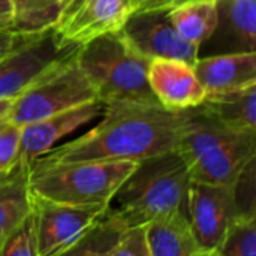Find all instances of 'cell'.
Wrapping results in <instances>:
<instances>
[{"instance_id":"obj_1","label":"cell","mask_w":256,"mask_h":256,"mask_svg":"<svg viewBox=\"0 0 256 256\" xmlns=\"http://www.w3.org/2000/svg\"><path fill=\"white\" fill-rule=\"evenodd\" d=\"M190 110L172 111L160 104H104V118L98 126L76 140L52 147L33 162L42 165L69 162L138 164L177 150Z\"/></svg>"},{"instance_id":"obj_2","label":"cell","mask_w":256,"mask_h":256,"mask_svg":"<svg viewBox=\"0 0 256 256\" xmlns=\"http://www.w3.org/2000/svg\"><path fill=\"white\" fill-rule=\"evenodd\" d=\"M190 172L174 150L144 159L122 183L108 206V214L126 228L148 224L178 213L186 214Z\"/></svg>"},{"instance_id":"obj_3","label":"cell","mask_w":256,"mask_h":256,"mask_svg":"<svg viewBox=\"0 0 256 256\" xmlns=\"http://www.w3.org/2000/svg\"><path fill=\"white\" fill-rule=\"evenodd\" d=\"M177 152L184 159L192 182L234 188L243 170L256 159V130L230 129L195 106Z\"/></svg>"},{"instance_id":"obj_4","label":"cell","mask_w":256,"mask_h":256,"mask_svg":"<svg viewBox=\"0 0 256 256\" xmlns=\"http://www.w3.org/2000/svg\"><path fill=\"white\" fill-rule=\"evenodd\" d=\"M75 58L102 104H159L147 80L150 60L134 51L120 32L82 44Z\"/></svg>"},{"instance_id":"obj_5","label":"cell","mask_w":256,"mask_h":256,"mask_svg":"<svg viewBox=\"0 0 256 256\" xmlns=\"http://www.w3.org/2000/svg\"><path fill=\"white\" fill-rule=\"evenodd\" d=\"M136 162L30 164L32 195L70 206H110Z\"/></svg>"},{"instance_id":"obj_6","label":"cell","mask_w":256,"mask_h":256,"mask_svg":"<svg viewBox=\"0 0 256 256\" xmlns=\"http://www.w3.org/2000/svg\"><path fill=\"white\" fill-rule=\"evenodd\" d=\"M75 56L52 68L15 98L8 122L24 126L96 100L94 88L78 66Z\"/></svg>"},{"instance_id":"obj_7","label":"cell","mask_w":256,"mask_h":256,"mask_svg":"<svg viewBox=\"0 0 256 256\" xmlns=\"http://www.w3.org/2000/svg\"><path fill=\"white\" fill-rule=\"evenodd\" d=\"M80 46L63 44L54 28L0 58V99L18 98L52 68L76 54Z\"/></svg>"},{"instance_id":"obj_8","label":"cell","mask_w":256,"mask_h":256,"mask_svg":"<svg viewBox=\"0 0 256 256\" xmlns=\"http://www.w3.org/2000/svg\"><path fill=\"white\" fill-rule=\"evenodd\" d=\"M108 206H70L33 195L38 256H58L76 244L105 214Z\"/></svg>"},{"instance_id":"obj_9","label":"cell","mask_w":256,"mask_h":256,"mask_svg":"<svg viewBox=\"0 0 256 256\" xmlns=\"http://www.w3.org/2000/svg\"><path fill=\"white\" fill-rule=\"evenodd\" d=\"M118 32L128 45L147 60H182L194 66L200 56L196 46L180 38L168 9L132 12Z\"/></svg>"},{"instance_id":"obj_10","label":"cell","mask_w":256,"mask_h":256,"mask_svg":"<svg viewBox=\"0 0 256 256\" xmlns=\"http://www.w3.org/2000/svg\"><path fill=\"white\" fill-rule=\"evenodd\" d=\"M237 216L238 208L234 188L190 180L186 201V219L198 250H216Z\"/></svg>"},{"instance_id":"obj_11","label":"cell","mask_w":256,"mask_h":256,"mask_svg":"<svg viewBox=\"0 0 256 256\" xmlns=\"http://www.w3.org/2000/svg\"><path fill=\"white\" fill-rule=\"evenodd\" d=\"M128 18L123 0H62L52 26L66 45L82 44L111 32H118Z\"/></svg>"},{"instance_id":"obj_12","label":"cell","mask_w":256,"mask_h":256,"mask_svg":"<svg viewBox=\"0 0 256 256\" xmlns=\"http://www.w3.org/2000/svg\"><path fill=\"white\" fill-rule=\"evenodd\" d=\"M102 112L104 104L96 99L54 114L44 120L21 126L18 160L32 164L38 158L46 154L63 136L72 134L82 124L102 116Z\"/></svg>"},{"instance_id":"obj_13","label":"cell","mask_w":256,"mask_h":256,"mask_svg":"<svg viewBox=\"0 0 256 256\" xmlns=\"http://www.w3.org/2000/svg\"><path fill=\"white\" fill-rule=\"evenodd\" d=\"M213 34L200 46L207 56L256 52V0H218Z\"/></svg>"},{"instance_id":"obj_14","label":"cell","mask_w":256,"mask_h":256,"mask_svg":"<svg viewBox=\"0 0 256 256\" xmlns=\"http://www.w3.org/2000/svg\"><path fill=\"white\" fill-rule=\"evenodd\" d=\"M147 80L158 102L168 110H190L200 106L206 99V92L195 75L194 66L182 60H150Z\"/></svg>"},{"instance_id":"obj_15","label":"cell","mask_w":256,"mask_h":256,"mask_svg":"<svg viewBox=\"0 0 256 256\" xmlns=\"http://www.w3.org/2000/svg\"><path fill=\"white\" fill-rule=\"evenodd\" d=\"M194 70L206 96L237 92L256 84V52L198 57Z\"/></svg>"},{"instance_id":"obj_16","label":"cell","mask_w":256,"mask_h":256,"mask_svg":"<svg viewBox=\"0 0 256 256\" xmlns=\"http://www.w3.org/2000/svg\"><path fill=\"white\" fill-rule=\"evenodd\" d=\"M28 174L30 164L16 160L14 168L0 177V249L33 210Z\"/></svg>"},{"instance_id":"obj_17","label":"cell","mask_w":256,"mask_h":256,"mask_svg":"<svg viewBox=\"0 0 256 256\" xmlns=\"http://www.w3.org/2000/svg\"><path fill=\"white\" fill-rule=\"evenodd\" d=\"M201 110L236 130H256V84L230 93L206 96Z\"/></svg>"},{"instance_id":"obj_18","label":"cell","mask_w":256,"mask_h":256,"mask_svg":"<svg viewBox=\"0 0 256 256\" xmlns=\"http://www.w3.org/2000/svg\"><path fill=\"white\" fill-rule=\"evenodd\" d=\"M150 256H196L198 246L186 214L178 213L146 226Z\"/></svg>"},{"instance_id":"obj_19","label":"cell","mask_w":256,"mask_h":256,"mask_svg":"<svg viewBox=\"0 0 256 256\" xmlns=\"http://www.w3.org/2000/svg\"><path fill=\"white\" fill-rule=\"evenodd\" d=\"M218 2H194L170 10L171 21L183 40L200 46L213 34L218 22Z\"/></svg>"},{"instance_id":"obj_20","label":"cell","mask_w":256,"mask_h":256,"mask_svg":"<svg viewBox=\"0 0 256 256\" xmlns=\"http://www.w3.org/2000/svg\"><path fill=\"white\" fill-rule=\"evenodd\" d=\"M14 14V32L39 34L56 22L62 0H9Z\"/></svg>"},{"instance_id":"obj_21","label":"cell","mask_w":256,"mask_h":256,"mask_svg":"<svg viewBox=\"0 0 256 256\" xmlns=\"http://www.w3.org/2000/svg\"><path fill=\"white\" fill-rule=\"evenodd\" d=\"M124 230L117 218L106 213L76 244L58 256H111Z\"/></svg>"},{"instance_id":"obj_22","label":"cell","mask_w":256,"mask_h":256,"mask_svg":"<svg viewBox=\"0 0 256 256\" xmlns=\"http://www.w3.org/2000/svg\"><path fill=\"white\" fill-rule=\"evenodd\" d=\"M216 252L220 256H256V216H237Z\"/></svg>"},{"instance_id":"obj_23","label":"cell","mask_w":256,"mask_h":256,"mask_svg":"<svg viewBox=\"0 0 256 256\" xmlns=\"http://www.w3.org/2000/svg\"><path fill=\"white\" fill-rule=\"evenodd\" d=\"M0 256H38L33 210L22 225L4 242Z\"/></svg>"},{"instance_id":"obj_24","label":"cell","mask_w":256,"mask_h":256,"mask_svg":"<svg viewBox=\"0 0 256 256\" xmlns=\"http://www.w3.org/2000/svg\"><path fill=\"white\" fill-rule=\"evenodd\" d=\"M21 126L6 122L0 128V177L14 168L18 160Z\"/></svg>"},{"instance_id":"obj_25","label":"cell","mask_w":256,"mask_h":256,"mask_svg":"<svg viewBox=\"0 0 256 256\" xmlns=\"http://www.w3.org/2000/svg\"><path fill=\"white\" fill-rule=\"evenodd\" d=\"M111 256H150L146 226L126 228Z\"/></svg>"},{"instance_id":"obj_26","label":"cell","mask_w":256,"mask_h":256,"mask_svg":"<svg viewBox=\"0 0 256 256\" xmlns=\"http://www.w3.org/2000/svg\"><path fill=\"white\" fill-rule=\"evenodd\" d=\"M38 34H22V33H15V32H2L0 33V58L4 57L6 54H9L10 51H14L15 48L30 42Z\"/></svg>"},{"instance_id":"obj_27","label":"cell","mask_w":256,"mask_h":256,"mask_svg":"<svg viewBox=\"0 0 256 256\" xmlns=\"http://www.w3.org/2000/svg\"><path fill=\"white\" fill-rule=\"evenodd\" d=\"M14 32V14L9 0H0V33Z\"/></svg>"},{"instance_id":"obj_28","label":"cell","mask_w":256,"mask_h":256,"mask_svg":"<svg viewBox=\"0 0 256 256\" xmlns=\"http://www.w3.org/2000/svg\"><path fill=\"white\" fill-rule=\"evenodd\" d=\"M194 2H218V0H154L153 3H150L148 6H146L141 10H148V9H176L178 6L188 4V3H194Z\"/></svg>"},{"instance_id":"obj_29","label":"cell","mask_w":256,"mask_h":256,"mask_svg":"<svg viewBox=\"0 0 256 256\" xmlns=\"http://www.w3.org/2000/svg\"><path fill=\"white\" fill-rule=\"evenodd\" d=\"M14 100L15 98H9V99H0V126L3 123L8 122L9 118V112L12 110V105H14Z\"/></svg>"},{"instance_id":"obj_30","label":"cell","mask_w":256,"mask_h":256,"mask_svg":"<svg viewBox=\"0 0 256 256\" xmlns=\"http://www.w3.org/2000/svg\"><path fill=\"white\" fill-rule=\"evenodd\" d=\"M154 0H132L130 4H129V10H128V15L132 14V12H136V10H141L144 9L146 6H148L150 3H153Z\"/></svg>"},{"instance_id":"obj_31","label":"cell","mask_w":256,"mask_h":256,"mask_svg":"<svg viewBox=\"0 0 256 256\" xmlns=\"http://www.w3.org/2000/svg\"><path fill=\"white\" fill-rule=\"evenodd\" d=\"M196 256H220L216 250H212V252H201V250H198V254Z\"/></svg>"},{"instance_id":"obj_32","label":"cell","mask_w":256,"mask_h":256,"mask_svg":"<svg viewBox=\"0 0 256 256\" xmlns=\"http://www.w3.org/2000/svg\"><path fill=\"white\" fill-rule=\"evenodd\" d=\"M130 2L132 0H123V3H124V6H126V9L129 10V4H130Z\"/></svg>"},{"instance_id":"obj_33","label":"cell","mask_w":256,"mask_h":256,"mask_svg":"<svg viewBox=\"0 0 256 256\" xmlns=\"http://www.w3.org/2000/svg\"><path fill=\"white\" fill-rule=\"evenodd\" d=\"M3 124H4V123H3ZM0 128H2V126H0Z\"/></svg>"}]
</instances>
